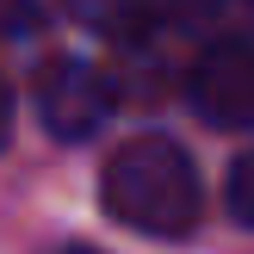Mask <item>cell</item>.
Returning a JSON list of instances; mask_svg holds the SVG:
<instances>
[{
	"label": "cell",
	"mask_w": 254,
	"mask_h": 254,
	"mask_svg": "<svg viewBox=\"0 0 254 254\" xmlns=\"http://www.w3.org/2000/svg\"><path fill=\"white\" fill-rule=\"evenodd\" d=\"M99 205L106 217H118L124 230L155 236V242H180V236L198 230V211H205V192H198V168L174 136L149 130L130 136L118 155L99 174Z\"/></svg>",
	"instance_id": "obj_1"
},
{
	"label": "cell",
	"mask_w": 254,
	"mask_h": 254,
	"mask_svg": "<svg viewBox=\"0 0 254 254\" xmlns=\"http://www.w3.org/2000/svg\"><path fill=\"white\" fill-rule=\"evenodd\" d=\"M31 99H37V118L56 143H87L118 112V81L106 68H93L87 56H50L31 81Z\"/></svg>",
	"instance_id": "obj_2"
},
{
	"label": "cell",
	"mask_w": 254,
	"mask_h": 254,
	"mask_svg": "<svg viewBox=\"0 0 254 254\" xmlns=\"http://www.w3.org/2000/svg\"><path fill=\"white\" fill-rule=\"evenodd\" d=\"M186 106L211 130H254V50H211L192 62Z\"/></svg>",
	"instance_id": "obj_3"
},
{
	"label": "cell",
	"mask_w": 254,
	"mask_h": 254,
	"mask_svg": "<svg viewBox=\"0 0 254 254\" xmlns=\"http://www.w3.org/2000/svg\"><path fill=\"white\" fill-rule=\"evenodd\" d=\"M74 25L112 37V44H143L155 31H174V6L180 0H62Z\"/></svg>",
	"instance_id": "obj_4"
},
{
	"label": "cell",
	"mask_w": 254,
	"mask_h": 254,
	"mask_svg": "<svg viewBox=\"0 0 254 254\" xmlns=\"http://www.w3.org/2000/svg\"><path fill=\"white\" fill-rule=\"evenodd\" d=\"M174 37H192L198 50H254V0H180Z\"/></svg>",
	"instance_id": "obj_5"
},
{
	"label": "cell",
	"mask_w": 254,
	"mask_h": 254,
	"mask_svg": "<svg viewBox=\"0 0 254 254\" xmlns=\"http://www.w3.org/2000/svg\"><path fill=\"white\" fill-rule=\"evenodd\" d=\"M223 205H230L236 223H248V230H254V149H248V155H236L230 180H223Z\"/></svg>",
	"instance_id": "obj_6"
},
{
	"label": "cell",
	"mask_w": 254,
	"mask_h": 254,
	"mask_svg": "<svg viewBox=\"0 0 254 254\" xmlns=\"http://www.w3.org/2000/svg\"><path fill=\"white\" fill-rule=\"evenodd\" d=\"M44 25V12H37V0H0V37H25Z\"/></svg>",
	"instance_id": "obj_7"
},
{
	"label": "cell",
	"mask_w": 254,
	"mask_h": 254,
	"mask_svg": "<svg viewBox=\"0 0 254 254\" xmlns=\"http://www.w3.org/2000/svg\"><path fill=\"white\" fill-rule=\"evenodd\" d=\"M6 136H12V87L0 81V149H6Z\"/></svg>",
	"instance_id": "obj_8"
},
{
	"label": "cell",
	"mask_w": 254,
	"mask_h": 254,
	"mask_svg": "<svg viewBox=\"0 0 254 254\" xmlns=\"http://www.w3.org/2000/svg\"><path fill=\"white\" fill-rule=\"evenodd\" d=\"M62 254H93V248H62Z\"/></svg>",
	"instance_id": "obj_9"
}]
</instances>
